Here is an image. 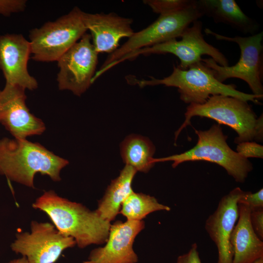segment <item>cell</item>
<instances>
[{
  "mask_svg": "<svg viewBox=\"0 0 263 263\" xmlns=\"http://www.w3.org/2000/svg\"><path fill=\"white\" fill-rule=\"evenodd\" d=\"M32 207L46 213L57 230L73 238L80 248L103 244L108 239L110 222L102 219L95 210L59 196L54 190L45 191L33 203Z\"/></svg>",
  "mask_w": 263,
  "mask_h": 263,
  "instance_id": "obj_1",
  "label": "cell"
},
{
  "mask_svg": "<svg viewBox=\"0 0 263 263\" xmlns=\"http://www.w3.org/2000/svg\"><path fill=\"white\" fill-rule=\"evenodd\" d=\"M69 164L38 143L26 139L0 140V174L9 180L34 188L36 173L61 180V170Z\"/></svg>",
  "mask_w": 263,
  "mask_h": 263,
  "instance_id": "obj_2",
  "label": "cell"
},
{
  "mask_svg": "<svg viewBox=\"0 0 263 263\" xmlns=\"http://www.w3.org/2000/svg\"><path fill=\"white\" fill-rule=\"evenodd\" d=\"M149 80H139L133 76H128L130 83L140 87L164 85L177 88L180 98L186 104H202L214 95H224L246 101L260 104L262 98L254 94H246L236 89L233 84H225L214 76L211 69L203 62L196 63L187 70H182L174 65L172 73L162 79L150 76Z\"/></svg>",
  "mask_w": 263,
  "mask_h": 263,
  "instance_id": "obj_3",
  "label": "cell"
},
{
  "mask_svg": "<svg viewBox=\"0 0 263 263\" xmlns=\"http://www.w3.org/2000/svg\"><path fill=\"white\" fill-rule=\"evenodd\" d=\"M185 116V121L175 133V141L181 131L190 124L194 116L208 118L230 127L237 133L234 139L236 144L263 140V115L258 118L247 101L236 97L214 95L204 104H190Z\"/></svg>",
  "mask_w": 263,
  "mask_h": 263,
  "instance_id": "obj_4",
  "label": "cell"
},
{
  "mask_svg": "<svg viewBox=\"0 0 263 263\" xmlns=\"http://www.w3.org/2000/svg\"><path fill=\"white\" fill-rule=\"evenodd\" d=\"M198 136L196 144L191 149L180 154L163 158H153V162H172L176 168L181 163L196 161H206L223 167L236 182L244 183L253 169L252 163L232 150L227 143L220 124H214L208 130H195Z\"/></svg>",
  "mask_w": 263,
  "mask_h": 263,
  "instance_id": "obj_5",
  "label": "cell"
},
{
  "mask_svg": "<svg viewBox=\"0 0 263 263\" xmlns=\"http://www.w3.org/2000/svg\"><path fill=\"white\" fill-rule=\"evenodd\" d=\"M83 13L75 7L56 20L32 29L29 34L32 58L40 62L57 61L86 33Z\"/></svg>",
  "mask_w": 263,
  "mask_h": 263,
  "instance_id": "obj_6",
  "label": "cell"
},
{
  "mask_svg": "<svg viewBox=\"0 0 263 263\" xmlns=\"http://www.w3.org/2000/svg\"><path fill=\"white\" fill-rule=\"evenodd\" d=\"M204 32L217 40L235 42L240 49V58L233 66H222L211 58L202 59V61L212 70L215 77L222 83L230 78L242 79L248 84L252 94L263 98V32L248 37H229L208 28H206Z\"/></svg>",
  "mask_w": 263,
  "mask_h": 263,
  "instance_id": "obj_7",
  "label": "cell"
},
{
  "mask_svg": "<svg viewBox=\"0 0 263 263\" xmlns=\"http://www.w3.org/2000/svg\"><path fill=\"white\" fill-rule=\"evenodd\" d=\"M202 17L196 7L195 0L193 5L187 8L174 13L159 16L146 28L134 32L126 42L110 54L100 69L95 72L93 82L127 54L180 38L187 28Z\"/></svg>",
  "mask_w": 263,
  "mask_h": 263,
  "instance_id": "obj_8",
  "label": "cell"
},
{
  "mask_svg": "<svg viewBox=\"0 0 263 263\" xmlns=\"http://www.w3.org/2000/svg\"><path fill=\"white\" fill-rule=\"evenodd\" d=\"M202 28V22L197 20L185 30L180 40L174 39L131 52L115 62L113 66L141 55L165 54H171L177 56L180 61L177 67L182 70H187L191 65L202 61L203 55L211 56L222 66H228L226 57L218 49L205 40Z\"/></svg>",
  "mask_w": 263,
  "mask_h": 263,
  "instance_id": "obj_9",
  "label": "cell"
},
{
  "mask_svg": "<svg viewBox=\"0 0 263 263\" xmlns=\"http://www.w3.org/2000/svg\"><path fill=\"white\" fill-rule=\"evenodd\" d=\"M30 227V232L17 233L11 245L29 263H55L64 250L76 245L73 238L61 233L53 224L32 221Z\"/></svg>",
  "mask_w": 263,
  "mask_h": 263,
  "instance_id": "obj_10",
  "label": "cell"
},
{
  "mask_svg": "<svg viewBox=\"0 0 263 263\" xmlns=\"http://www.w3.org/2000/svg\"><path fill=\"white\" fill-rule=\"evenodd\" d=\"M90 34H85L57 61V81L59 90H69L77 96L85 93L93 83L98 63Z\"/></svg>",
  "mask_w": 263,
  "mask_h": 263,
  "instance_id": "obj_11",
  "label": "cell"
},
{
  "mask_svg": "<svg viewBox=\"0 0 263 263\" xmlns=\"http://www.w3.org/2000/svg\"><path fill=\"white\" fill-rule=\"evenodd\" d=\"M25 89L5 84L0 90V123L15 139H26L45 130L41 119L31 113L26 105Z\"/></svg>",
  "mask_w": 263,
  "mask_h": 263,
  "instance_id": "obj_12",
  "label": "cell"
},
{
  "mask_svg": "<svg viewBox=\"0 0 263 263\" xmlns=\"http://www.w3.org/2000/svg\"><path fill=\"white\" fill-rule=\"evenodd\" d=\"M244 191L236 187L220 200L205 223V229L218 250L217 263H232L230 238L239 217L238 201Z\"/></svg>",
  "mask_w": 263,
  "mask_h": 263,
  "instance_id": "obj_13",
  "label": "cell"
},
{
  "mask_svg": "<svg viewBox=\"0 0 263 263\" xmlns=\"http://www.w3.org/2000/svg\"><path fill=\"white\" fill-rule=\"evenodd\" d=\"M144 227L143 221L115 222L111 225L105 245L92 250L83 263H136L133 244Z\"/></svg>",
  "mask_w": 263,
  "mask_h": 263,
  "instance_id": "obj_14",
  "label": "cell"
},
{
  "mask_svg": "<svg viewBox=\"0 0 263 263\" xmlns=\"http://www.w3.org/2000/svg\"><path fill=\"white\" fill-rule=\"evenodd\" d=\"M30 55V43L22 35L0 36V69L5 79V84L18 85L25 90L38 88L37 80L29 74L27 69Z\"/></svg>",
  "mask_w": 263,
  "mask_h": 263,
  "instance_id": "obj_15",
  "label": "cell"
},
{
  "mask_svg": "<svg viewBox=\"0 0 263 263\" xmlns=\"http://www.w3.org/2000/svg\"><path fill=\"white\" fill-rule=\"evenodd\" d=\"M83 20L90 32L93 45L98 53H112L119 46L123 38H130L134 32L131 19L119 16L115 14L84 12Z\"/></svg>",
  "mask_w": 263,
  "mask_h": 263,
  "instance_id": "obj_16",
  "label": "cell"
},
{
  "mask_svg": "<svg viewBox=\"0 0 263 263\" xmlns=\"http://www.w3.org/2000/svg\"><path fill=\"white\" fill-rule=\"evenodd\" d=\"M239 217L232 232V263H254L263 258V242L256 234L250 222V208L238 203Z\"/></svg>",
  "mask_w": 263,
  "mask_h": 263,
  "instance_id": "obj_17",
  "label": "cell"
},
{
  "mask_svg": "<svg viewBox=\"0 0 263 263\" xmlns=\"http://www.w3.org/2000/svg\"><path fill=\"white\" fill-rule=\"evenodd\" d=\"M197 8L203 16L211 18L244 33H257L260 25L244 14L234 0H195Z\"/></svg>",
  "mask_w": 263,
  "mask_h": 263,
  "instance_id": "obj_18",
  "label": "cell"
},
{
  "mask_svg": "<svg viewBox=\"0 0 263 263\" xmlns=\"http://www.w3.org/2000/svg\"><path fill=\"white\" fill-rule=\"evenodd\" d=\"M136 172L125 165L119 176L112 181L95 210L102 219L111 223L119 213L123 203L133 192L132 183Z\"/></svg>",
  "mask_w": 263,
  "mask_h": 263,
  "instance_id": "obj_19",
  "label": "cell"
},
{
  "mask_svg": "<svg viewBox=\"0 0 263 263\" xmlns=\"http://www.w3.org/2000/svg\"><path fill=\"white\" fill-rule=\"evenodd\" d=\"M120 149L125 165L132 167L136 171L147 173L155 165L153 156L155 148L146 137L129 135L120 144Z\"/></svg>",
  "mask_w": 263,
  "mask_h": 263,
  "instance_id": "obj_20",
  "label": "cell"
},
{
  "mask_svg": "<svg viewBox=\"0 0 263 263\" xmlns=\"http://www.w3.org/2000/svg\"><path fill=\"white\" fill-rule=\"evenodd\" d=\"M170 210L169 207L160 204L155 197L133 191L123 203L119 213L127 220L142 221L153 212Z\"/></svg>",
  "mask_w": 263,
  "mask_h": 263,
  "instance_id": "obj_21",
  "label": "cell"
},
{
  "mask_svg": "<svg viewBox=\"0 0 263 263\" xmlns=\"http://www.w3.org/2000/svg\"><path fill=\"white\" fill-rule=\"evenodd\" d=\"M194 0H145L143 3L148 5L159 16L176 13L193 4Z\"/></svg>",
  "mask_w": 263,
  "mask_h": 263,
  "instance_id": "obj_22",
  "label": "cell"
},
{
  "mask_svg": "<svg viewBox=\"0 0 263 263\" xmlns=\"http://www.w3.org/2000/svg\"><path fill=\"white\" fill-rule=\"evenodd\" d=\"M236 152L242 157L263 158V146L254 141H245L238 144Z\"/></svg>",
  "mask_w": 263,
  "mask_h": 263,
  "instance_id": "obj_23",
  "label": "cell"
},
{
  "mask_svg": "<svg viewBox=\"0 0 263 263\" xmlns=\"http://www.w3.org/2000/svg\"><path fill=\"white\" fill-rule=\"evenodd\" d=\"M238 203L247 205L251 210L263 208V189L261 188L255 193L244 191Z\"/></svg>",
  "mask_w": 263,
  "mask_h": 263,
  "instance_id": "obj_24",
  "label": "cell"
},
{
  "mask_svg": "<svg viewBox=\"0 0 263 263\" xmlns=\"http://www.w3.org/2000/svg\"><path fill=\"white\" fill-rule=\"evenodd\" d=\"M25 0H0V14L5 16L23 11L26 6Z\"/></svg>",
  "mask_w": 263,
  "mask_h": 263,
  "instance_id": "obj_25",
  "label": "cell"
},
{
  "mask_svg": "<svg viewBox=\"0 0 263 263\" xmlns=\"http://www.w3.org/2000/svg\"><path fill=\"white\" fill-rule=\"evenodd\" d=\"M250 222L257 236L263 239V208L251 210Z\"/></svg>",
  "mask_w": 263,
  "mask_h": 263,
  "instance_id": "obj_26",
  "label": "cell"
},
{
  "mask_svg": "<svg viewBox=\"0 0 263 263\" xmlns=\"http://www.w3.org/2000/svg\"><path fill=\"white\" fill-rule=\"evenodd\" d=\"M176 263H202L196 243L191 245L187 253L178 256Z\"/></svg>",
  "mask_w": 263,
  "mask_h": 263,
  "instance_id": "obj_27",
  "label": "cell"
},
{
  "mask_svg": "<svg viewBox=\"0 0 263 263\" xmlns=\"http://www.w3.org/2000/svg\"><path fill=\"white\" fill-rule=\"evenodd\" d=\"M8 263H29L25 257H22L20 258L12 260L10 261L9 262H8Z\"/></svg>",
  "mask_w": 263,
  "mask_h": 263,
  "instance_id": "obj_28",
  "label": "cell"
},
{
  "mask_svg": "<svg viewBox=\"0 0 263 263\" xmlns=\"http://www.w3.org/2000/svg\"><path fill=\"white\" fill-rule=\"evenodd\" d=\"M254 263H263V258L260 259L256 261Z\"/></svg>",
  "mask_w": 263,
  "mask_h": 263,
  "instance_id": "obj_29",
  "label": "cell"
}]
</instances>
